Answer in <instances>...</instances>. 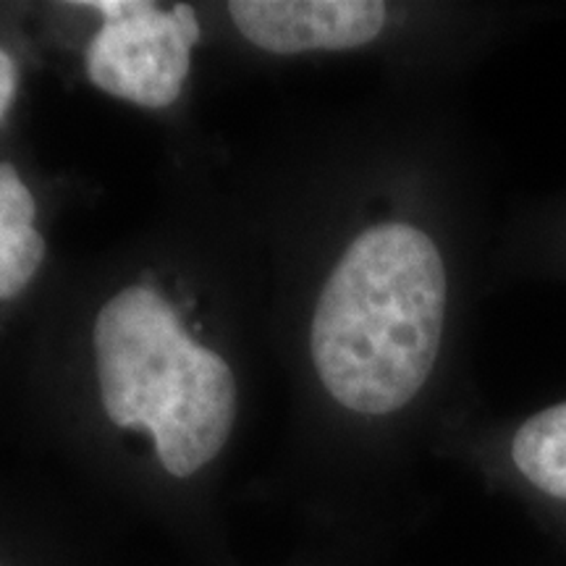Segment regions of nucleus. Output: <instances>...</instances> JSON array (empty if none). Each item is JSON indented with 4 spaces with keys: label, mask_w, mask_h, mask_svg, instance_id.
<instances>
[{
    "label": "nucleus",
    "mask_w": 566,
    "mask_h": 566,
    "mask_svg": "<svg viewBox=\"0 0 566 566\" xmlns=\"http://www.w3.org/2000/svg\"><path fill=\"white\" fill-rule=\"evenodd\" d=\"M449 275L422 229L386 221L359 233L325 281L313 315L315 370L344 409L391 415L433 375Z\"/></svg>",
    "instance_id": "nucleus-1"
},
{
    "label": "nucleus",
    "mask_w": 566,
    "mask_h": 566,
    "mask_svg": "<svg viewBox=\"0 0 566 566\" xmlns=\"http://www.w3.org/2000/svg\"><path fill=\"white\" fill-rule=\"evenodd\" d=\"M95 352L105 412L118 428H145L181 399L205 346L184 334L171 304L137 283L101 310Z\"/></svg>",
    "instance_id": "nucleus-2"
},
{
    "label": "nucleus",
    "mask_w": 566,
    "mask_h": 566,
    "mask_svg": "<svg viewBox=\"0 0 566 566\" xmlns=\"http://www.w3.org/2000/svg\"><path fill=\"white\" fill-rule=\"evenodd\" d=\"M87 74L95 87L142 108H166L181 95L192 45L171 11L134 0V9L105 21L90 40Z\"/></svg>",
    "instance_id": "nucleus-3"
},
{
    "label": "nucleus",
    "mask_w": 566,
    "mask_h": 566,
    "mask_svg": "<svg viewBox=\"0 0 566 566\" xmlns=\"http://www.w3.org/2000/svg\"><path fill=\"white\" fill-rule=\"evenodd\" d=\"M229 13L252 45L279 55L370 45L388 21L378 0H233Z\"/></svg>",
    "instance_id": "nucleus-4"
},
{
    "label": "nucleus",
    "mask_w": 566,
    "mask_h": 566,
    "mask_svg": "<svg viewBox=\"0 0 566 566\" xmlns=\"http://www.w3.org/2000/svg\"><path fill=\"white\" fill-rule=\"evenodd\" d=\"M512 462L530 485L566 501V399L537 409L516 428Z\"/></svg>",
    "instance_id": "nucleus-5"
},
{
    "label": "nucleus",
    "mask_w": 566,
    "mask_h": 566,
    "mask_svg": "<svg viewBox=\"0 0 566 566\" xmlns=\"http://www.w3.org/2000/svg\"><path fill=\"white\" fill-rule=\"evenodd\" d=\"M45 239L34 226L0 221V300H13L40 271Z\"/></svg>",
    "instance_id": "nucleus-6"
},
{
    "label": "nucleus",
    "mask_w": 566,
    "mask_h": 566,
    "mask_svg": "<svg viewBox=\"0 0 566 566\" xmlns=\"http://www.w3.org/2000/svg\"><path fill=\"white\" fill-rule=\"evenodd\" d=\"M38 205L11 163H0V221L9 226H34Z\"/></svg>",
    "instance_id": "nucleus-7"
},
{
    "label": "nucleus",
    "mask_w": 566,
    "mask_h": 566,
    "mask_svg": "<svg viewBox=\"0 0 566 566\" xmlns=\"http://www.w3.org/2000/svg\"><path fill=\"white\" fill-rule=\"evenodd\" d=\"M17 95V63L6 51H0V122L9 113Z\"/></svg>",
    "instance_id": "nucleus-8"
},
{
    "label": "nucleus",
    "mask_w": 566,
    "mask_h": 566,
    "mask_svg": "<svg viewBox=\"0 0 566 566\" xmlns=\"http://www.w3.org/2000/svg\"><path fill=\"white\" fill-rule=\"evenodd\" d=\"M171 13L176 17V21H179L184 38H187L189 45H197V40H200V21H197L195 11L189 9V6H174Z\"/></svg>",
    "instance_id": "nucleus-9"
}]
</instances>
